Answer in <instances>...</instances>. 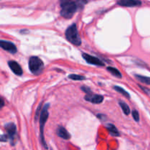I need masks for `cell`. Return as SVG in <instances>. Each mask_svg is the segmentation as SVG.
<instances>
[{
    "instance_id": "1",
    "label": "cell",
    "mask_w": 150,
    "mask_h": 150,
    "mask_svg": "<svg viewBox=\"0 0 150 150\" xmlns=\"http://www.w3.org/2000/svg\"><path fill=\"white\" fill-rule=\"evenodd\" d=\"M61 12L60 14L65 18H71L76 13L78 4L76 1H61Z\"/></svg>"
},
{
    "instance_id": "2",
    "label": "cell",
    "mask_w": 150,
    "mask_h": 150,
    "mask_svg": "<svg viewBox=\"0 0 150 150\" xmlns=\"http://www.w3.org/2000/svg\"><path fill=\"white\" fill-rule=\"evenodd\" d=\"M48 108H49V103H46L44 105L43 108L41 110L40 114V140L42 142V145L44 146V147L45 149L48 148L47 146L46 143L45 142V139H44V126H45V122H47L48 118V115H49V113H48Z\"/></svg>"
},
{
    "instance_id": "3",
    "label": "cell",
    "mask_w": 150,
    "mask_h": 150,
    "mask_svg": "<svg viewBox=\"0 0 150 150\" xmlns=\"http://www.w3.org/2000/svg\"><path fill=\"white\" fill-rule=\"evenodd\" d=\"M65 36L67 40L73 45H80L81 44V40L76 23L72 24L66 29Z\"/></svg>"
},
{
    "instance_id": "4",
    "label": "cell",
    "mask_w": 150,
    "mask_h": 150,
    "mask_svg": "<svg viewBox=\"0 0 150 150\" xmlns=\"http://www.w3.org/2000/svg\"><path fill=\"white\" fill-rule=\"evenodd\" d=\"M29 68L33 74L40 75L43 70V62L38 57H30L29 60Z\"/></svg>"
},
{
    "instance_id": "5",
    "label": "cell",
    "mask_w": 150,
    "mask_h": 150,
    "mask_svg": "<svg viewBox=\"0 0 150 150\" xmlns=\"http://www.w3.org/2000/svg\"><path fill=\"white\" fill-rule=\"evenodd\" d=\"M4 129L7 131V135L8 136L9 139L10 141L11 144H14V141L15 137L17 133V130H16V126L14 123H7L4 125Z\"/></svg>"
},
{
    "instance_id": "6",
    "label": "cell",
    "mask_w": 150,
    "mask_h": 150,
    "mask_svg": "<svg viewBox=\"0 0 150 150\" xmlns=\"http://www.w3.org/2000/svg\"><path fill=\"white\" fill-rule=\"evenodd\" d=\"M82 57L84 59L85 61L87 63L91 64H95V65H98V66H104L105 64L103 61H101L100 59L97 58V57H93L92 55H89L88 54H85V53H83L82 54Z\"/></svg>"
},
{
    "instance_id": "7",
    "label": "cell",
    "mask_w": 150,
    "mask_h": 150,
    "mask_svg": "<svg viewBox=\"0 0 150 150\" xmlns=\"http://www.w3.org/2000/svg\"><path fill=\"white\" fill-rule=\"evenodd\" d=\"M84 99L88 102H90L94 104H100L103 101V96L100 95H97V94L89 93L85 95Z\"/></svg>"
},
{
    "instance_id": "8",
    "label": "cell",
    "mask_w": 150,
    "mask_h": 150,
    "mask_svg": "<svg viewBox=\"0 0 150 150\" xmlns=\"http://www.w3.org/2000/svg\"><path fill=\"white\" fill-rule=\"evenodd\" d=\"M0 45L1 48H3L5 51L11 53V54H16L17 52V48L13 42H10V41L1 40L0 41Z\"/></svg>"
},
{
    "instance_id": "9",
    "label": "cell",
    "mask_w": 150,
    "mask_h": 150,
    "mask_svg": "<svg viewBox=\"0 0 150 150\" xmlns=\"http://www.w3.org/2000/svg\"><path fill=\"white\" fill-rule=\"evenodd\" d=\"M8 66L10 68V70L13 72V73H15L17 76H21L23 74V70H22L21 67L16 61H13V60L9 61Z\"/></svg>"
},
{
    "instance_id": "10",
    "label": "cell",
    "mask_w": 150,
    "mask_h": 150,
    "mask_svg": "<svg viewBox=\"0 0 150 150\" xmlns=\"http://www.w3.org/2000/svg\"><path fill=\"white\" fill-rule=\"evenodd\" d=\"M117 4L122 7H139L142 5V2L137 0H121L117 1Z\"/></svg>"
},
{
    "instance_id": "11",
    "label": "cell",
    "mask_w": 150,
    "mask_h": 150,
    "mask_svg": "<svg viewBox=\"0 0 150 150\" xmlns=\"http://www.w3.org/2000/svg\"><path fill=\"white\" fill-rule=\"evenodd\" d=\"M57 134L59 137L64 139V140H69L70 139V134L68 133L67 130L64 127L62 126H59L57 129Z\"/></svg>"
},
{
    "instance_id": "12",
    "label": "cell",
    "mask_w": 150,
    "mask_h": 150,
    "mask_svg": "<svg viewBox=\"0 0 150 150\" xmlns=\"http://www.w3.org/2000/svg\"><path fill=\"white\" fill-rule=\"evenodd\" d=\"M107 130H108V132L110 133V134L111 136H120V133H119L118 130H117V127L112 124H108L106 125Z\"/></svg>"
},
{
    "instance_id": "13",
    "label": "cell",
    "mask_w": 150,
    "mask_h": 150,
    "mask_svg": "<svg viewBox=\"0 0 150 150\" xmlns=\"http://www.w3.org/2000/svg\"><path fill=\"white\" fill-rule=\"evenodd\" d=\"M107 70H108L110 73H111L113 76H115V77L122 78V73H120V70H119L118 69L113 67H107Z\"/></svg>"
},
{
    "instance_id": "14",
    "label": "cell",
    "mask_w": 150,
    "mask_h": 150,
    "mask_svg": "<svg viewBox=\"0 0 150 150\" xmlns=\"http://www.w3.org/2000/svg\"><path fill=\"white\" fill-rule=\"evenodd\" d=\"M119 105H120L121 108L122 109L123 112L125 115H129V114L130 113V107L127 105V104L126 103L123 102V101H120L119 102Z\"/></svg>"
},
{
    "instance_id": "15",
    "label": "cell",
    "mask_w": 150,
    "mask_h": 150,
    "mask_svg": "<svg viewBox=\"0 0 150 150\" xmlns=\"http://www.w3.org/2000/svg\"><path fill=\"white\" fill-rule=\"evenodd\" d=\"M136 78L139 81L142 82L143 83H146V84L150 85V77L147 76H140V75H136Z\"/></svg>"
},
{
    "instance_id": "16",
    "label": "cell",
    "mask_w": 150,
    "mask_h": 150,
    "mask_svg": "<svg viewBox=\"0 0 150 150\" xmlns=\"http://www.w3.org/2000/svg\"><path fill=\"white\" fill-rule=\"evenodd\" d=\"M114 89H115V90L117 91V92H120V93H121L122 95H124V96L125 97V98H130V94H129L128 92H127V91L125 90V89H123V88L120 87V86H114Z\"/></svg>"
},
{
    "instance_id": "17",
    "label": "cell",
    "mask_w": 150,
    "mask_h": 150,
    "mask_svg": "<svg viewBox=\"0 0 150 150\" xmlns=\"http://www.w3.org/2000/svg\"><path fill=\"white\" fill-rule=\"evenodd\" d=\"M68 78L70 79H72V80H74V81H82L85 79V77H83V76H80V75H76V74L69 75Z\"/></svg>"
},
{
    "instance_id": "18",
    "label": "cell",
    "mask_w": 150,
    "mask_h": 150,
    "mask_svg": "<svg viewBox=\"0 0 150 150\" xmlns=\"http://www.w3.org/2000/svg\"><path fill=\"white\" fill-rule=\"evenodd\" d=\"M132 115H133V119H134V120L136 122H139V112H138V111H136V110H133V111H132Z\"/></svg>"
},
{
    "instance_id": "19",
    "label": "cell",
    "mask_w": 150,
    "mask_h": 150,
    "mask_svg": "<svg viewBox=\"0 0 150 150\" xmlns=\"http://www.w3.org/2000/svg\"><path fill=\"white\" fill-rule=\"evenodd\" d=\"M81 90H83V92L86 94V95H87V94H89V93H92V90H91L89 87H86V86H81Z\"/></svg>"
},
{
    "instance_id": "20",
    "label": "cell",
    "mask_w": 150,
    "mask_h": 150,
    "mask_svg": "<svg viewBox=\"0 0 150 150\" xmlns=\"http://www.w3.org/2000/svg\"><path fill=\"white\" fill-rule=\"evenodd\" d=\"M7 139H9L7 135H6V134L1 135V142H7Z\"/></svg>"
},
{
    "instance_id": "21",
    "label": "cell",
    "mask_w": 150,
    "mask_h": 150,
    "mask_svg": "<svg viewBox=\"0 0 150 150\" xmlns=\"http://www.w3.org/2000/svg\"><path fill=\"white\" fill-rule=\"evenodd\" d=\"M4 100L2 99V98H1V107L2 108L3 106H4Z\"/></svg>"
}]
</instances>
